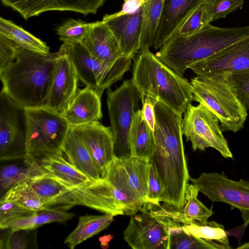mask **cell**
<instances>
[{"label": "cell", "mask_w": 249, "mask_h": 249, "mask_svg": "<svg viewBox=\"0 0 249 249\" xmlns=\"http://www.w3.org/2000/svg\"><path fill=\"white\" fill-rule=\"evenodd\" d=\"M244 3V0H206L204 2L211 21L226 18Z\"/></svg>", "instance_id": "obj_39"}, {"label": "cell", "mask_w": 249, "mask_h": 249, "mask_svg": "<svg viewBox=\"0 0 249 249\" xmlns=\"http://www.w3.org/2000/svg\"><path fill=\"white\" fill-rule=\"evenodd\" d=\"M74 216V214L54 208H48L41 212L0 224L1 229H35L42 225L54 222H66Z\"/></svg>", "instance_id": "obj_28"}, {"label": "cell", "mask_w": 249, "mask_h": 249, "mask_svg": "<svg viewBox=\"0 0 249 249\" xmlns=\"http://www.w3.org/2000/svg\"><path fill=\"white\" fill-rule=\"evenodd\" d=\"M154 146L150 163L163 187L160 201L181 208L190 179L182 140V118L160 102L155 106Z\"/></svg>", "instance_id": "obj_1"}, {"label": "cell", "mask_w": 249, "mask_h": 249, "mask_svg": "<svg viewBox=\"0 0 249 249\" xmlns=\"http://www.w3.org/2000/svg\"><path fill=\"white\" fill-rule=\"evenodd\" d=\"M149 167L150 161L147 159L132 156L115 157L103 178L145 205Z\"/></svg>", "instance_id": "obj_13"}, {"label": "cell", "mask_w": 249, "mask_h": 249, "mask_svg": "<svg viewBox=\"0 0 249 249\" xmlns=\"http://www.w3.org/2000/svg\"><path fill=\"white\" fill-rule=\"evenodd\" d=\"M206 0H164L155 35L153 47L160 49L178 30L189 16Z\"/></svg>", "instance_id": "obj_20"}, {"label": "cell", "mask_w": 249, "mask_h": 249, "mask_svg": "<svg viewBox=\"0 0 249 249\" xmlns=\"http://www.w3.org/2000/svg\"><path fill=\"white\" fill-rule=\"evenodd\" d=\"M166 219L170 236L169 249H215L210 243L190 233L183 224Z\"/></svg>", "instance_id": "obj_31"}, {"label": "cell", "mask_w": 249, "mask_h": 249, "mask_svg": "<svg viewBox=\"0 0 249 249\" xmlns=\"http://www.w3.org/2000/svg\"><path fill=\"white\" fill-rule=\"evenodd\" d=\"M164 0H148L143 5L139 51L153 46L155 35L162 13Z\"/></svg>", "instance_id": "obj_32"}, {"label": "cell", "mask_w": 249, "mask_h": 249, "mask_svg": "<svg viewBox=\"0 0 249 249\" xmlns=\"http://www.w3.org/2000/svg\"><path fill=\"white\" fill-rule=\"evenodd\" d=\"M36 160L47 174L70 189L92 181L72 165L61 150L47 154Z\"/></svg>", "instance_id": "obj_24"}, {"label": "cell", "mask_w": 249, "mask_h": 249, "mask_svg": "<svg viewBox=\"0 0 249 249\" xmlns=\"http://www.w3.org/2000/svg\"><path fill=\"white\" fill-rule=\"evenodd\" d=\"M143 20L142 6L135 13L120 16L106 15L102 21L120 45L124 57L134 59L139 52Z\"/></svg>", "instance_id": "obj_19"}, {"label": "cell", "mask_w": 249, "mask_h": 249, "mask_svg": "<svg viewBox=\"0 0 249 249\" xmlns=\"http://www.w3.org/2000/svg\"><path fill=\"white\" fill-rule=\"evenodd\" d=\"M71 127L88 149L103 178L115 157L110 126L96 121Z\"/></svg>", "instance_id": "obj_17"}, {"label": "cell", "mask_w": 249, "mask_h": 249, "mask_svg": "<svg viewBox=\"0 0 249 249\" xmlns=\"http://www.w3.org/2000/svg\"><path fill=\"white\" fill-rule=\"evenodd\" d=\"M163 193L162 184L155 168L150 163L146 204L160 206V202Z\"/></svg>", "instance_id": "obj_42"}, {"label": "cell", "mask_w": 249, "mask_h": 249, "mask_svg": "<svg viewBox=\"0 0 249 249\" xmlns=\"http://www.w3.org/2000/svg\"><path fill=\"white\" fill-rule=\"evenodd\" d=\"M232 89L247 109H249V72L231 74L223 78Z\"/></svg>", "instance_id": "obj_40"}, {"label": "cell", "mask_w": 249, "mask_h": 249, "mask_svg": "<svg viewBox=\"0 0 249 249\" xmlns=\"http://www.w3.org/2000/svg\"><path fill=\"white\" fill-rule=\"evenodd\" d=\"M183 226L190 233L210 243L215 249H231L222 225L212 221L205 224L193 223Z\"/></svg>", "instance_id": "obj_33"}, {"label": "cell", "mask_w": 249, "mask_h": 249, "mask_svg": "<svg viewBox=\"0 0 249 249\" xmlns=\"http://www.w3.org/2000/svg\"><path fill=\"white\" fill-rule=\"evenodd\" d=\"M27 181L45 206L57 196L71 190L48 174L28 179Z\"/></svg>", "instance_id": "obj_35"}, {"label": "cell", "mask_w": 249, "mask_h": 249, "mask_svg": "<svg viewBox=\"0 0 249 249\" xmlns=\"http://www.w3.org/2000/svg\"><path fill=\"white\" fill-rule=\"evenodd\" d=\"M131 215L124 232V239L133 249H169V234L164 220L151 215Z\"/></svg>", "instance_id": "obj_15"}, {"label": "cell", "mask_w": 249, "mask_h": 249, "mask_svg": "<svg viewBox=\"0 0 249 249\" xmlns=\"http://www.w3.org/2000/svg\"><path fill=\"white\" fill-rule=\"evenodd\" d=\"M193 100L208 108L219 119L222 131L236 132L243 126L248 113L230 85L221 78L191 79Z\"/></svg>", "instance_id": "obj_5"}, {"label": "cell", "mask_w": 249, "mask_h": 249, "mask_svg": "<svg viewBox=\"0 0 249 249\" xmlns=\"http://www.w3.org/2000/svg\"><path fill=\"white\" fill-rule=\"evenodd\" d=\"M102 94L89 87L78 89L68 108L61 114L71 126L99 121L103 117Z\"/></svg>", "instance_id": "obj_23"}, {"label": "cell", "mask_w": 249, "mask_h": 249, "mask_svg": "<svg viewBox=\"0 0 249 249\" xmlns=\"http://www.w3.org/2000/svg\"><path fill=\"white\" fill-rule=\"evenodd\" d=\"M1 200L16 202L35 212H41L48 208L30 187L27 180L17 184L8 190L1 196Z\"/></svg>", "instance_id": "obj_34"}, {"label": "cell", "mask_w": 249, "mask_h": 249, "mask_svg": "<svg viewBox=\"0 0 249 249\" xmlns=\"http://www.w3.org/2000/svg\"><path fill=\"white\" fill-rule=\"evenodd\" d=\"M61 150L72 165L91 180L96 181L102 178L101 174L88 149L71 127Z\"/></svg>", "instance_id": "obj_25"}, {"label": "cell", "mask_w": 249, "mask_h": 249, "mask_svg": "<svg viewBox=\"0 0 249 249\" xmlns=\"http://www.w3.org/2000/svg\"><path fill=\"white\" fill-rule=\"evenodd\" d=\"M26 154L35 159L61 150L71 126L62 115L47 107L25 108Z\"/></svg>", "instance_id": "obj_6"}, {"label": "cell", "mask_w": 249, "mask_h": 249, "mask_svg": "<svg viewBox=\"0 0 249 249\" xmlns=\"http://www.w3.org/2000/svg\"><path fill=\"white\" fill-rule=\"evenodd\" d=\"M58 54L19 47L15 60L0 70L1 90L25 108L45 106Z\"/></svg>", "instance_id": "obj_2"}, {"label": "cell", "mask_w": 249, "mask_h": 249, "mask_svg": "<svg viewBox=\"0 0 249 249\" xmlns=\"http://www.w3.org/2000/svg\"><path fill=\"white\" fill-rule=\"evenodd\" d=\"M142 0V5H144L148 1V0Z\"/></svg>", "instance_id": "obj_48"}, {"label": "cell", "mask_w": 249, "mask_h": 249, "mask_svg": "<svg viewBox=\"0 0 249 249\" xmlns=\"http://www.w3.org/2000/svg\"><path fill=\"white\" fill-rule=\"evenodd\" d=\"M237 249H249V242L243 244L242 246L238 247Z\"/></svg>", "instance_id": "obj_47"}, {"label": "cell", "mask_w": 249, "mask_h": 249, "mask_svg": "<svg viewBox=\"0 0 249 249\" xmlns=\"http://www.w3.org/2000/svg\"><path fill=\"white\" fill-rule=\"evenodd\" d=\"M111 214L80 216L75 229L68 236L64 243L71 249L107 227L113 220Z\"/></svg>", "instance_id": "obj_29"}, {"label": "cell", "mask_w": 249, "mask_h": 249, "mask_svg": "<svg viewBox=\"0 0 249 249\" xmlns=\"http://www.w3.org/2000/svg\"><path fill=\"white\" fill-rule=\"evenodd\" d=\"M181 120V129L187 141L194 151L205 150L212 147L217 150L225 158H233V155L222 130L218 118L201 104L188 107Z\"/></svg>", "instance_id": "obj_9"}, {"label": "cell", "mask_w": 249, "mask_h": 249, "mask_svg": "<svg viewBox=\"0 0 249 249\" xmlns=\"http://www.w3.org/2000/svg\"><path fill=\"white\" fill-rule=\"evenodd\" d=\"M113 238L112 234H108L101 236L99 240L101 242V247L103 249H106L108 247V242Z\"/></svg>", "instance_id": "obj_46"}, {"label": "cell", "mask_w": 249, "mask_h": 249, "mask_svg": "<svg viewBox=\"0 0 249 249\" xmlns=\"http://www.w3.org/2000/svg\"><path fill=\"white\" fill-rule=\"evenodd\" d=\"M188 69L196 76L204 79L220 78L231 74L249 72V37Z\"/></svg>", "instance_id": "obj_14"}, {"label": "cell", "mask_w": 249, "mask_h": 249, "mask_svg": "<svg viewBox=\"0 0 249 249\" xmlns=\"http://www.w3.org/2000/svg\"><path fill=\"white\" fill-rule=\"evenodd\" d=\"M32 211L19 203L10 200L0 201V224L30 215L34 213Z\"/></svg>", "instance_id": "obj_41"}, {"label": "cell", "mask_w": 249, "mask_h": 249, "mask_svg": "<svg viewBox=\"0 0 249 249\" xmlns=\"http://www.w3.org/2000/svg\"><path fill=\"white\" fill-rule=\"evenodd\" d=\"M140 100L139 92L129 80L124 81L115 90L107 91V104L117 158L131 156L130 132Z\"/></svg>", "instance_id": "obj_8"}, {"label": "cell", "mask_w": 249, "mask_h": 249, "mask_svg": "<svg viewBox=\"0 0 249 249\" xmlns=\"http://www.w3.org/2000/svg\"><path fill=\"white\" fill-rule=\"evenodd\" d=\"M56 65L45 106L61 114L78 90L79 78L70 57L59 49Z\"/></svg>", "instance_id": "obj_16"}, {"label": "cell", "mask_w": 249, "mask_h": 249, "mask_svg": "<svg viewBox=\"0 0 249 249\" xmlns=\"http://www.w3.org/2000/svg\"><path fill=\"white\" fill-rule=\"evenodd\" d=\"M156 101L146 97L145 98L141 109L142 116L150 128L154 132L156 116L155 106Z\"/></svg>", "instance_id": "obj_44"}, {"label": "cell", "mask_w": 249, "mask_h": 249, "mask_svg": "<svg viewBox=\"0 0 249 249\" xmlns=\"http://www.w3.org/2000/svg\"><path fill=\"white\" fill-rule=\"evenodd\" d=\"M249 37V26L221 28L209 23L197 33L181 36L175 33L156 55L181 76L189 67Z\"/></svg>", "instance_id": "obj_4"}, {"label": "cell", "mask_w": 249, "mask_h": 249, "mask_svg": "<svg viewBox=\"0 0 249 249\" xmlns=\"http://www.w3.org/2000/svg\"><path fill=\"white\" fill-rule=\"evenodd\" d=\"M105 0H1L25 19L50 11H72L86 16L95 14Z\"/></svg>", "instance_id": "obj_18"}, {"label": "cell", "mask_w": 249, "mask_h": 249, "mask_svg": "<svg viewBox=\"0 0 249 249\" xmlns=\"http://www.w3.org/2000/svg\"><path fill=\"white\" fill-rule=\"evenodd\" d=\"M205 2V1H204ZM204 2L198 6L186 19L176 32L181 36H189L197 33L212 21Z\"/></svg>", "instance_id": "obj_36"}, {"label": "cell", "mask_w": 249, "mask_h": 249, "mask_svg": "<svg viewBox=\"0 0 249 249\" xmlns=\"http://www.w3.org/2000/svg\"><path fill=\"white\" fill-rule=\"evenodd\" d=\"M142 103L145 97L160 102L182 118L193 101L188 80L175 72L149 48L140 50L135 57L131 80Z\"/></svg>", "instance_id": "obj_3"}, {"label": "cell", "mask_w": 249, "mask_h": 249, "mask_svg": "<svg viewBox=\"0 0 249 249\" xmlns=\"http://www.w3.org/2000/svg\"><path fill=\"white\" fill-rule=\"evenodd\" d=\"M0 34L24 49L42 54L50 53V48L44 42L12 21L2 17L0 18Z\"/></svg>", "instance_id": "obj_30"}, {"label": "cell", "mask_w": 249, "mask_h": 249, "mask_svg": "<svg viewBox=\"0 0 249 249\" xmlns=\"http://www.w3.org/2000/svg\"><path fill=\"white\" fill-rule=\"evenodd\" d=\"M59 49L70 57L79 79L102 95L130 69L131 59L123 57L114 63L101 61L91 55L80 42H63Z\"/></svg>", "instance_id": "obj_7"}, {"label": "cell", "mask_w": 249, "mask_h": 249, "mask_svg": "<svg viewBox=\"0 0 249 249\" xmlns=\"http://www.w3.org/2000/svg\"><path fill=\"white\" fill-rule=\"evenodd\" d=\"M199 192L195 185L189 184L186 190L184 204L180 209H167L160 206L154 209H146L154 216L168 218L183 225L193 223L205 224L213 212L198 199Z\"/></svg>", "instance_id": "obj_21"}, {"label": "cell", "mask_w": 249, "mask_h": 249, "mask_svg": "<svg viewBox=\"0 0 249 249\" xmlns=\"http://www.w3.org/2000/svg\"><path fill=\"white\" fill-rule=\"evenodd\" d=\"M0 104V160L22 158L26 155L25 108L1 90Z\"/></svg>", "instance_id": "obj_10"}, {"label": "cell", "mask_w": 249, "mask_h": 249, "mask_svg": "<svg viewBox=\"0 0 249 249\" xmlns=\"http://www.w3.org/2000/svg\"><path fill=\"white\" fill-rule=\"evenodd\" d=\"M142 6L141 0H124L122 10L113 14L120 16L132 14L136 12Z\"/></svg>", "instance_id": "obj_45"}, {"label": "cell", "mask_w": 249, "mask_h": 249, "mask_svg": "<svg viewBox=\"0 0 249 249\" xmlns=\"http://www.w3.org/2000/svg\"><path fill=\"white\" fill-rule=\"evenodd\" d=\"M19 47L13 41L0 34V70L15 60Z\"/></svg>", "instance_id": "obj_43"}, {"label": "cell", "mask_w": 249, "mask_h": 249, "mask_svg": "<svg viewBox=\"0 0 249 249\" xmlns=\"http://www.w3.org/2000/svg\"><path fill=\"white\" fill-rule=\"evenodd\" d=\"M14 162L1 166L0 187L1 196L17 184L36 176L47 174L37 160L29 156L15 159Z\"/></svg>", "instance_id": "obj_26"}, {"label": "cell", "mask_w": 249, "mask_h": 249, "mask_svg": "<svg viewBox=\"0 0 249 249\" xmlns=\"http://www.w3.org/2000/svg\"><path fill=\"white\" fill-rule=\"evenodd\" d=\"M189 180L212 202L226 203L239 209L244 224H249V181L232 180L216 172L203 173Z\"/></svg>", "instance_id": "obj_12"}, {"label": "cell", "mask_w": 249, "mask_h": 249, "mask_svg": "<svg viewBox=\"0 0 249 249\" xmlns=\"http://www.w3.org/2000/svg\"><path fill=\"white\" fill-rule=\"evenodd\" d=\"M93 25L80 20L70 19L58 26L56 32L63 42H81Z\"/></svg>", "instance_id": "obj_37"}, {"label": "cell", "mask_w": 249, "mask_h": 249, "mask_svg": "<svg viewBox=\"0 0 249 249\" xmlns=\"http://www.w3.org/2000/svg\"><path fill=\"white\" fill-rule=\"evenodd\" d=\"M35 229L11 230L4 241L0 242V249H23L36 245Z\"/></svg>", "instance_id": "obj_38"}, {"label": "cell", "mask_w": 249, "mask_h": 249, "mask_svg": "<svg viewBox=\"0 0 249 249\" xmlns=\"http://www.w3.org/2000/svg\"><path fill=\"white\" fill-rule=\"evenodd\" d=\"M131 156L150 160L154 146L153 131L142 116L141 109L136 112L130 136Z\"/></svg>", "instance_id": "obj_27"}, {"label": "cell", "mask_w": 249, "mask_h": 249, "mask_svg": "<svg viewBox=\"0 0 249 249\" xmlns=\"http://www.w3.org/2000/svg\"><path fill=\"white\" fill-rule=\"evenodd\" d=\"M75 205L85 206L114 216L124 214L113 187L104 178L72 189L49 202L46 207L66 211Z\"/></svg>", "instance_id": "obj_11"}, {"label": "cell", "mask_w": 249, "mask_h": 249, "mask_svg": "<svg viewBox=\"0 0 249 249\" xmlns=\"http://www.w3.org/2000/svg\"><path fill=\"white\" fill-rule=\"evenodd\" d=\"M80 43L91 55L104 62L114 63L124 57L116 37L103 21L93 22Z\"/></svg>", "instance_id": "obj_22"}]
</instances>
